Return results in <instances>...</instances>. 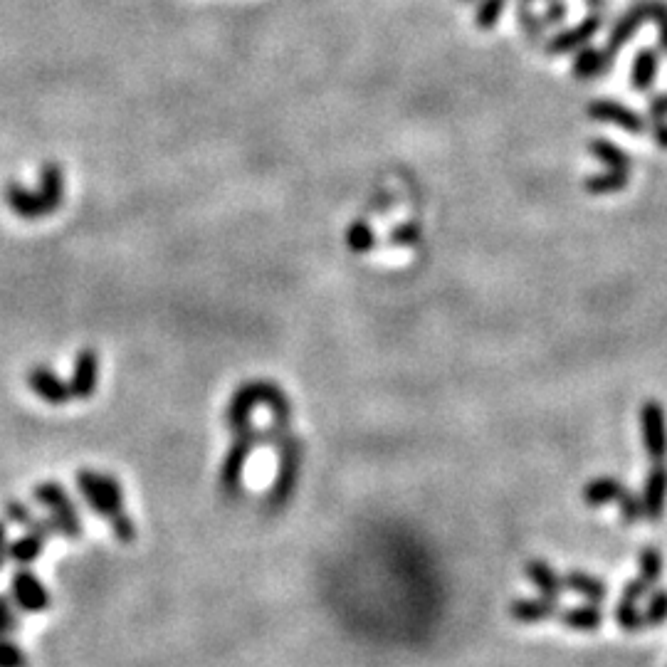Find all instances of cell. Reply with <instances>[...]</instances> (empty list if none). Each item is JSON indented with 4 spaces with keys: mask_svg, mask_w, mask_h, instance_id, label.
I'll use <instances>...</instances> for the list:
<instances>
[{
    "mask_svg": "<svg viewBox=\"0 0 667 667\" xmlns=\"http://www.w3.org/2000/svg\"><path fill=\"white\" fill-rule=\"evenodd\" d=\"M257 406L270 408L272 428L267 430V443L275 445L277 450L292 435V403L290 398H287V393L282 391L277 383L267 381V378H252V381H245L243 386L235 388L228 408H225V425H228V430L233 435L240 433V430L252 425L250 418Z\"/></svg>",
    "mask_w": 667,
    "mask_h": 667,
    "instance_id": "1",
    "label": "cell"
},
{
    "mask_svg": "<svg viewBox=\"0 0 667 667\" xmlns=\"http://www.w3.org/2000/svg\"><path fill=\"white\" fill-rule=\"evenodd\" d=\"M75 480L84 502L89 504L92 512H97L99 517L107 519V524L112 527L117 542L122 544L134 542L136 527L124 509V490L122 485H119L117 477L97 470H80L75 475Z\"/></svg>",
    "mask_w": 667,
    "mask_h": 667,
    "instance_id": "2",
    "label": "cell"
},
{
    "mask_svg": "<svg viewBox=\"0 0 667 667\" xmlns=\"http://www.w3.org/2000/svg\"><path fill=\"white\" fill-rule=\"evenodd\" d=\"M5 203L18 218L38 220L55 213L65 201V171L57 161H45L40 168V188L28 191L18 181H8L3 191Z\"/></svg>",
    "mask_w": 667,
    "mask_h": 667,
    "instance_id": "3",
    "label": "cell"
},
{
    "mask_svg": "<svg viewBox=\"0 0 667 667\" xmlns=\"http://www.w3.org/2000/svg\"><path fill=\"white\" fill-rule=\"evenodd\" d=\"M260 445H267V430L255 428V425H248V428L233 435V443H230L223 465H220L218 480L223 495L228 497L240 495V490H243L245 465H248L252 450L260 448Z\"/></svg>",
    "mask_w": 667,
    "mask_h": 667,
    "instance_id": "4",
    "label": "cell"
},
{
    "mask_svg": "<svg viewBox=\"0 0 667 667\" xmlns=\"http://www.w3.org/2000/svg\"><path fill=\"white\" fill-rule=\"evenodd\" d=\"M33 497H35V502L42 504V507L50 512V522L55 524L57 534H65L67 539L82 537L84 527H82L80 512H77L75 502H72V497L67 495L65 487L57 485V482H52V480L40 482V485L33 490Z\"/></svg>",
    "mask_w": 667,
    "mask_h": 667,
    "instance_id": "5",
    "label": "cell"
},
{
    "mask_svg": "<svg viewBox=\"0 0 667 667\" xmlns=\"http://www.w3.org/2000/svg\"><path fill=\"white\" fill-rule=\"evenodd\" d=\"M277 453H280V467H277V477L272 482L270 495H267V507L272 512H280L292 500L294 490H297L299 470H302V443H299V438L290 435L277 448Z\"/></svg>",
    "mask_w": 667,
    "mask_h": 667,
    "instance_id": "6",
    "label": "cell"
},
{
    "mask_svg": "<svg viewBox=\"0 0 667 667\" xmlns=\"http://www.w3.org/2000/svg\"><path fill=\"white\" fill-rule=\"evenodd\" d=\"M640 435H643V448L653 462L667 460V416L663 403L648 398L640 406Z\"/></svg>",
    "mask_w": 667,
    "mask_h": 667,
    "instance_id": "7",
    "label": "cell"
},
{
    "mask_svg": "<svg viewBox=\"0 0 667 667\" xmlns=\"http://www.w3.org/2000/svg\"><path fill=\"white\" fill-rule=\"evenodd\" d=\"M586 114L591 119H596V122L618 126V129L628 131V134L638 136L645 131V119L640 117L635 109L618 102V99H593L586 107Z\"/></svg>",
    "mask_w": 667,
    "mask_h": 667,
    "instance_id": "8",
    "label": "cell"
},
{
    "mask_svg": "<svg viewBox=\"0 0 667 667\" xmlns=\"http://www.w3.org/2000/svg\"><path fill=\"white\" fill-rule=\"evenodd\" d=\"M10 591H13V601L28 613L47 611L52 603L50 591H47L45 584H42L33 571L25 569V566H20V569L13 574V579H10Z\"/></svg>",
    "mask_w": 667,
    "mask_h": 667,
    "instance_id": "9",
    "label": "cell"
},
{
    "mask_svg": "<svg viewBox=\"0 0 667 667\" xmlns=\"http://www.w3.org/2000/svg\"><path fill=\"white\" fill-rule=\"evenodd\" d=\"M603 28V15L601 13H591L586 20H581L579 25L574 28H566L561 33H556L554 38L544 45L546 55H569V52H576L579 47H584L596 38L598 30Z\"/></svg>",
    "mask_w": 667,
    "mask_h": 667,
    "instance_id": "10",
    "label": "cell"
},
{
    "mask_svg": "<svg viewBox=\"0 0 667 667\" xmlns=\"http://www.w3.org/2000/svg\"><path fill=\"white\" fill-rule=\"evenodd\" d=\"M645 20H648V0H640V3L630 5L626 13L611 25V30H608V40L603 47H606L611 55H618V52L633 40V35H638V30L643 28Z\"/></svg>",
    "mask_w": 667,
    "mask_h": 667,
    "instance_id": "11",
    "label": "cell"
},
{
    "mask_svg": "<svg viewBox=\"0 0 667 667\" xmlns=\"http://www.w3.org/2000/svg\"><path fill=\"white\" fill-rule=\"evenodd\" d=\"M28 386L35 396L50 403V406H65V403L72 401L70 383L62 381L50 366H35V369H30Z\"/></svg>",
    "mask_w": 667,
    "mask_h": 667,
    "instance_id": "12",
    "label": "cell"
},
{
    "mask_svg": "<svg viewBox=\"0 0 667 667\" xmlns=\"http://www.w3.org/2000/svg\"><path fill=\"white\" fill-rule=\"evenodd\" d=\"M97 378H99V356L94 349H80L75 356V366H72V378L70 391L72 398H80L87 401L94 391H97Z\"/></svg>",
    "mask_w": 667,
    "mask_h": 667,
    "instance_id": "13",
    "label": "cell"
},
{
    "mask_svg": "<svg viewBox=\"0 0 667 667\" xmlns=\"http://www.w3.org/2000/svg\"><path fill=\"white\" fill-rule=\"evenodd\" d=\"M643 509H645V519L648 522H658L665 512L667 504V465L665 462H655L650 467L648 477H645V487H643Z\"/></svg>",
    "mask_w": 667,
    "mask_h": 667,
    "instance_id": "14",
    "label": "cell"
},
{
    "mask_svg": "<svg viewBox=\"0 0 667 667\" xmlns=\"http://www.w3.org/2000/svg\"><path fill=\"white\" fill-rule=\"evenodd\" d=\"M613 60L616 55L606 50V47H593V45H584L576 50L574 65H571V75L576 80H593V77H601L611 70Z\"/></svg>",
    "mask_w": 667,
    "mask_h": 667,
    "instance_id": "15",
    "label": "cell"
},
{
    "mask_svg": "<svg viewBox=\"0 0 667 667\" xmlns=\"http://www.w3.org/2000/svg\"><path fill=\"white\" fill-rule=\"evenodd\" d=\"M660 70V50L655 47H643L638 55L633 57V67H630V87L635 92H650L655 80H658Z\"/></svg>",
    "mask_w": 667,
    "mask_h": 667,
    "instance_id": "16",
    "label": "cell"
},
{
    "mask_svg": "<svg viewBox=\"0 0 667 667\" xmlns=\"http://www.w3.org/2000/svg\"><path fill=\"white\" fill-rule=\"evenodd\" d=\"M561 608L559 601H549V598H519L509 606V616L517 623H544L549 618L559 616Z\"/></svg>",
    "mask_w": 667,
    "mask_h": 667,
    "instance_id": "17",
    "label": "cell"
},
{
    "mask_svg": "<svg viewBox=\"0 0 667 667\" xmlns=\"http://www.w3.org/2000/svg\"><path fill=\"white\" fill-rule=\"evenodd\" d=\"M524 571H527V579L539 588V593H542L544 598H549V601H559L561 591L566 588L564 579H561V576L556 574V571L551 569L546 561H542V559L527 561Z\"/></svg>",
    "mask_w": 667,
    "mask_h": 667,
    "instance_id": "18",
    "label": "cell"
},
{
    "mask_svg": "<svg viewBox=\"0 0 667 667\" xmlns=\"http://www.w3.org/2000/svg\"><path fill=\"white\" fill-rule=\"evenodd\" d=\"M628 492L618 477H596L584 487V502L586 507H603V504L618 502Z\"/></svg>",
    "mask_w": 667,
    "mask_h": 667,
    "instance_id": "19",
    "label": "cell"
},
{
    "mask_svg": "<svg viewBox=\"0 0 667 667\" xmlns=\"http://www.w3.org/2000/svg\"><path fill=\"white\" fill-rule=\"evenodd\" d=\"M5 517H8L13 524H20V527H25V529H28V532L45 534L47 539H50L52 534L57 532L55 524H52L50 519H38L33 512H30L28 504H23L20 500H8V502H5Z\"/></svg>",
    "mask_w": 667,
    "mask_h": 667,
    "instance_id": "20",
    "label": "cell"
},
{
    "mask_svg": "<svg viewBox=\"0 0 667 667\" xmlns=\"http://www.w3.org/2000/svg\"><path fill=\"white\" fill-rule=\"evenodd\" d=\"M628 183L630 171H616V168H606V171L584 178L586 193H593V196H608V193L626 191Z\"/></svg>",
    "mask_w": 667,
    "mask_h": 667,
    "instance_id": "21",
    "label": "cell"
},
{
    "mask_svg": "<svg viewBox=\"0 0 667 667\" xmlns=\"http://www.w3.org/2000/svg\"><path fill=\"white\" fill-rule=\"evenodd\" d=\"M47 537L40 532H28L25 537H20L18 542L8 546V559L15 561L18 566H30L33 561L40 559V554L45 551Z\"/></svg>",
    "mask_w": 667,
    "mask_h": 667,
    "instance_id": "22",
    "label": "cell"
},
{
    "mask_svg": "<svg viewBox=\"0 0 667 667\" xmlns=\"http://www.w3.org/2000/svg\"><path fill=\"white\" fill-rule=\"evenodd\" d=\"M564 586L571 588V591L581 593L588 603H596V606H601L603 598H606L608 593L606 584H603L601 579H596V576L586 574V571H571V574H566Z\"/></svg>",
    "mask_w": 667,
    "mask_h": 667,
    "instance_id": "23",
    "label": "cell"
},
{
    "mask_svg": "<svg viewBox=\"0 0 667 667\" xmlns=\"http://www.w3.org/2000/svg\"><path fill=\"white\" fill-rule=\"evenodd\" d=\"M559 621L571 630H598L603 626V611L596 603H586V606L561 611Z\"/></svg>",
    "mask_w": 667,
    "mask_h": 667,
    "instance_id": "24",
    "label": "cell"
},
{
    "mask_svg": "<svg viewBox=\"0 0 667 667\" xmlns=\"http://www.w3.org/2000/svg\"><path fill=\"white\" fill-rule=\"evenodd\" d=\"M588 151H591V156H596L603 166L616 168V171H630V164H633L626 151H623L621 146L611 144L608 139L588 141Z\"/></svg>",
    "mask_w": 667,
    "mask_h": 667,
    "instance_id": "25",
    "label": "cell"
},
{
    "mask_svg": "<svg viewBox=\"0 0 667 667\" xmlns=\"http://www.w3.org/2000/svg\"><path fill=\"white\" fill-rule=\"evenodd\" d=\"M346 248H349L354 255H366L376 248V233L366 220H354L346 228Z\"/></svg>",
    "mask_w": 667,
    "mask_h": 667,
    "instance_id": "26",
    "label": "cell"
},
{
    "mask_svg": "<svg viewBox=\"0 0 667 667\" xmlns=\"http://www.w3.org/2000/svg\"><path fill=\"white\" fill-rule=\"evenodd\" d=\"M648 114L655 144H658V149L667 151V94H653L650 97Z\"/></svg>",
    "mask_w": 667,
    "mask_h": 667,
    "instance_id": "27",
    "label": "cell"
},
{
    "mask_svg": "<svg viewBox=\"0 0 667 667\" xmlns=\"http://www.w3.org/2000/svg\"><path fill=\"white\" fill-rule=\"evenodd\" d=\"M640 579L645 581L650 588L658 584L660 574H663V554H660L655 546H645L643 551H640Z\"/></svg>",
    "mask_w": 667,
    "mask_h": 667,
    "instance_id": "28",
    "label": "cell"
},
{
    "mask_svg": "<svg viewBox=\"0 0 667 667\" xmlns=\"http://www.w3.org/2000/svg\"><path fill=\"white\" fill-rule=\"evenodd\" d=\"M507 0H482L475 10V25L480 30H492L500 23Z\"/></svg>",
    "mask_w": 667,
    "mask_h": 667,
    "instance_id": "29",
    "label": "cell"
},
{
    "mask_svg": "<svg viewBox=\"0 0 667 667\" xmlns=\"http://www.w3.org/2000/svg\"><path fill=\"white\" fill-rule=\"evenodd\" d=\"M616 623L626 630V633H635V630L645 628V618L643 613L638 611V603H626V601L618 603Z\"/></svg>",
    "mask_w": 667,
    "mask_h": 667,
    "instance_id": "30",
    "label": "cell"
},
{
    "mask_svg": "<svg viewBox=\"0 0 667 667\" xmlns=\"http://www.w3.org/2000/svg\"><path fill=\"white\" fill-rule=\"evenodd\" d=\"M517 20H519V25H522L524 33H527V38H529V40H542V35H544V30H546L542 15L534 13V10L529 8L527 3L519 5V10H517Z\"/></svg>",
    "mask_w": 667,
    "mask_h": 667,
    "instance_id": "31",
    "label": "cell"
},
{
    "mask_svg": "<svg viewBox=\"0 0 667 667\" xmlns=\"http://www.w3.org/2000/svg\"><path fill=\"white\" fill-rule=\"evenodd\" d=\"M643 618H645V626H653V628L663 626V623L667 621V591H653Z\"/></svg>",
    "mask_w": 667,
    "mask_h": 667,
    "instance_id": "32",
    "label": "cell"
},
{
    "mask_svg": "<svg viewBox=\"0 0 667 667\" xmlns=\"http://www.w3.org/2000/svg\"><path fill=\"white\" fill-rule=\"evenodd\" d=\"M648 20L658 28L660 50L667 52V3L665 0H648Z\"/></svg>",
    "mask_w": 667,
    "mask_h": 667,
    "instance_id": "33",
    "label": "cell"
},
{
    "mask_svg": "<svg viewBox=\"0 0 667 667\" xmlns=\"http://www.w3.org/2000/svg\"><path fill=\"white\" fill-rule=\"evenodd\" d=\"M618 507H621V517H623V524H638L640 519L645 517V509H643V500H640L638 495H633V492H626V495L618 500Z\"/></svg>",
    "mask_w": 667,
    "mask_h": 667,
    "instance_id": "34",
    "label": "cell"
},
{
    "mask_svg": "<svg viewBox=\"0 0 667 667\" xmlns=\"http://www.w3.org/2000/svg\"><path fill=\"white\" fill-rule=\"evenodd\" d=\"M0 667H28L25 650L10 638H0Z\"/></svg>",
    "mask_w": 667,
    "mask_h": 667,
    "instance_id": "35",
    "label": "cell"
},
{
    "mask_svg": "<svg viewBox=\"0 0 667 667\" xmlns=\"http://www.w3.org/2000/svg\"><path fill=\"white\" fill-rule=\"evenodd\" d=\"M18 616H15L13 601L0 593V638H10L18 630Z\"/></svg>",
    "mask_w": 667,
    "mask_h": 667,
    "instance_id": "36",
    "label": "cell"
},
{
    "mask_svg": "<svg viewBox=\"0 0 667 667\" xmlns=\"http://www.w3.org/2000/svg\"><path fill=\"white\" fill-rule=\"evenodd\" d=\"M393 245H401V248H411V245H418L420 240V228L416 223H406L401 228H396L391 233Z\"/></svg>",
    "mask_w": 667,
    "mask_h": 667,
    "instance_id": "37",
    "label": "cell"
},
{
    "mask_svg": "<svg viewBox=\"0 0 667 667\" xmlns=\"http://www.w3.org/2000/svg\"><path fill=\"white\" fill-rule=\"evenodd\" d=\"M566 15H569V8H566V3H564V0H551V3L546 5V10H544V15H542V20H544V25H546V28H551V25H559V23H564V20H566Z\"/></svg>",
    "mask_w": 667,
    "mask_h": 667,
    "instance_id": "38",
    "label": "cell"
},
{
    "mask_svg": "<svg viewBox=\"0 0 667 667\" xmlns=\"http://www.w3.org/2000/svg\"><path fill=\"white\" fill-rule=\"evenodd\" d=\"M648 591H650V586L645 584V581L640 579V576H635V579H633V581H628L626 588H623L621 601H626V603H638L640 598H643Z\"/></svg>",
    "mask_w": 667,
    "mask_h": 667,
    "instance_id": "39",
    "label": "cell"
},
{
    "mask_svg": "<svg viewBox=\"0 0 667 667\" xmlns=\"http://www.w3.org/2000/svg\"><path fill=\"white\" fill-rule=\"evenodd\" d=\"M8 527L0 522V569H3L5 559H8Z\"/></svg>",
    "mask_w": 667,
    "mask_h": 667,
    "instance_id": "40",
    "label": "cell"
},
{
    "mask_svg": "<svg viewBox=\"0 0 667 667\" xmlns=\"http://www.w3.org/2000/svg\"><path fill=\"white\" fill-rule=\"evenodd\" d=\"M588 3V10H591V13H606V0H586Z\"/></svg>",
    "mask_w": 667,
    "mask_h": 667,
    "instance_id": "41",
    "label": "cell"
},
{
    "mask_svg": "<svg viewBox=\"0 0 667 667\" xmlns=\"http://www.w3.org/2000/svg\"><path fill=\"white\" fill-rule=\"evenodd\" d=\"M522 3H532V0H522Z\"/></svg>",
    "mask_w": 667,
    "mask_h": 667,
    "instance_id": "42",
    "label": "cell"
},
{
    "mask_svg": "<svg viewBox=\"0 0 667 667\" xmlns=\"http://www.w3.org/2000/svg\"><path fill=\"white\" fill-rule=\"evenodd\" d=\"M462 3H467V0H462Z\"/></svg>",
    "mask_w": 667,
    "mask_h": 667,
    "instance_id": "43",
    "label": "cell"
}]
</instances>
